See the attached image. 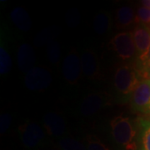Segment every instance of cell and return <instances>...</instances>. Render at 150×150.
<instances>
[{
  "instance_id": "6da1fadb",
  "label": "cell",
  "mask_w": 150,
  "mask_h": 150,
  "mask_svg": "<svg viewBox=\"0 0 150 150\" xmlns=\"http://www.w3.org/2000/svg\"><path fill=\"white\" fill-rule=\"evenodd\" d=\"M110 125L112 138L115 142L127 149L131 148L136 135V131L130 119L127 117L118 116L112 119Z\"/></svg>"
},
{
  "instance_id": "7a4b0ae2",
  "label": "cell",
  "mask_w": 150,
  "mask_h": 150,
  "mask_svg": "<svg viewBox=\"0 0 150 150\" xmlns=\"http://www.w3.org/2000/svg\"><path fill=\"white\" fill-rule=\"evenodd\" d=\"M113 81L116 89L123 94L132 93L140 82L137 71L128 65H123L117 69Z\"/></svg>"
},
{
  "instance_id": "3957f363",
  "label": "cell",
  "mask_w": 150,
  "mask_h": 150,
  "mask_svg": "<svg viewBox=\"0 0 150 150\" xmlns=\"http://www.w3.org/2000/svg\"><path fill=\"white\" fill-rule=\"evenodd\" d=\"M131 104L136 111L150 113V79L141 80L132 93Z\"/></svg>"
},
{
  "instance_id": "277c9868",
  "label": "cell",
  "mask_w": 150,
  "mask_h": 150,
  "mask_svg": "<svg viewBox=\"0 0 150 150\" xmlns=\"http://www.w3.org/2000/svg\"><path fill=\"white\" fill-rule=\"evenodd\" d=\"M111 43L115 52L123 59H131L137 52L131 32L119 33L114 36Z\"/></svg>"
},
{
  "instance_id": "5b68a950",
  "label": "cell",
  "mask_w": 150,
  "mask_h": 150,
  "mask_svg": "<svg viewBox=\"0 0 150 150\" xmlns=\"http://www.w3.org/2000/svg\"><path fill=\"white\" fill-rule=\"evenodd\" d=\"M25 84L30 90H43L50 85L52 77L48 70L42 68H33L27 72Z\"/></svg>"
},
{
  "instance_id": "8992f818",
  "label": "cell",
  "mask_w": 150,
  "mask_h": 150,
  "mask_svg": "<svg viewBox=\"0 0 150 150\" xmlns=\"http://www.w3.org/2000/svg\"><path fill=\"white\" fill-rule=\"evenodd\" d=\"M82 72L81 59L76 53H70L65 57L63 64V74L69 83H74L79 80Z\"/></svg>"
},
{
  "instance_id": "52a82bcc",
  "label": "cell",
  "mask_w": 150,
  "mask_h": 150,
  "mask_svg": "<svg viewBox=\"0 0 150 150\" xmlns=\"http://www.w3.org/2000/svg\"><path fill=\"white\" fill-rule=\"evenodd\" d=\"M137 53L139 57L148 53L150 48V28L141 24L134 28L132 32Z\"/></svg>"
},
{
  "instance_id": "ba28073f",
  "label": "cell",
  "mask_w": 150,
  "mask_h": 150,
  "mask_svg": "<svg viewBox=\"0 0 150 150\" xmlns=\"http://www.w3.org/2000/svg\"><path fill=\"white\" fill-rule=\"evenodd\" d=\"M43 129L38 124L28 123L23 130L22 139L25 146L28 148H33L37 146L43 139Z\"/></svg>"
},
{
  "instance_id": "9c48e42d",
  "label": "cell",
  "mask_w": 150,
  "mask_h": 150,
  "mask_svg": "<svg viewBox=\"0 0 150 150\" xmlns=\"http://www.w3.org/2000/svg\"><path fill=\"white\" fill-rule=\"evenodd\" d=\"M80 59L83 74L88 78L94 77L98 71V61L96 55L90 50H85L83 52Z\"/></svg>"
},
{
  "instance_id": "30bf717a",
  "label": "cell",
  "mask_w": 150,
  "mask_h": 150,
  "mask_svg": "<svg viewBox=\"0 0 150 150\" xmlns=\"http://www.w3.org/2000/svg\"><path fill=\"white\" fill-rule=\"evenodd\" d=\"M44 124L48 130L54 135H61L65 129V123L62 117L50 112L44 117Z\"/></svg>"
},
{
  "instance_id": "8fae6325",
  "label": "cell",
  "mask_w": 150,
  "mask_h": 150,
  "mask_svg": "<svg viewBox=\"0 0 150 150\" xmlns=\"http://www.w3.org/2000/svg\"><path fill=\"white\" fill-rule=\"evenodd\" d=\"M11 19L14 25L22 31H28L31 28V18L27 12L21 8H17L13 10L11 13Z\"/></svg>"
},
{
  "instance_id": "7c38bea8",
  "label": "cell",
  "mask_w": 150,
  "mask_h": 150,
  "mask_svg": "<svg viewBox=\"0 0 150 150\" xmlns=\"http://www.w3.org/2000/svg\"><path fill=\"white\" fill-rule=\"evenodd\" d=\"M34 53L32 47L28 44H23L18 54V63L22 70L30 69L29 68L34 63Z\"/></svg>"
},
{
  "instance_id": "4fadbf2b",
  "label": "cell",
  "mask_w": 150,
  "mask_h": 150,
  "mask_svg": "<svg viewBox=\"0 0 150 150\" xmlns=\"http://www.w3.org/2000/svg\"><path fill=\"white\" fill-rule=\"evenodd\" d=\"M103 105V98L99 94H92L86 98L81 106V110L84 114L95 113Z\"/></svg>"
},
{
  "instance_id": "5bb4252c",
  "label": "cell",
  "mask_w": 150,
  "mask_h": 150,
  "mask_svg": "<svg viewBox=\"0 0 150 150\" xmlns=\"http://www.w3.org/2000/svg\"><path fill=\"white\" fill-rule=\"evenodd\" d=\"M134 12L132 8L124 6L118 8L116 14V19L118 26L125 28L129 26L134 21Z\"/></svg>"
},
{
  "instance_id": "9a60e30c",
  "label": "cell",
  "mask_w": 150,
  "mask_h": 150,
  "mask_svg": "<svg viewBox=\"0 0 150 150\" xmlns=\"http://www.w3.org/2000/svg\"><path fill=\"white\" fill-rule=\"evenodd\" d=\"M110 25H111V20L109 14L108 13L101 12L97 14L93 22V27H94V30L98 33L99 34L106 33L108 31Z\"/></svg>"
},
{
  "instance_id": "2e32d148",
  "label": "cell",
  "mask_w": 150,
  "mask_h": 150,
  "mask_svg": "<svg viewBox=\"0 0 150 150\" xmlns=\"http://www.w3.org/2000/svg\"><path fill=\"white\" fill-rule=\"evenodd\" d=\"M59 145L63 150H85L84 146L81 143L71 138L62 139L59 143Z\"/></svg>"
},
{
  "instance_id": "e0dca14e",
  "label": "cell",
  "mask_w": 150,
  "mask_h": 150,
  "mask_svg": "<svg viewBox=\"0 0 150 150\" xmlns=\"http://www.w3.org/2000/svg\"><path fill=\"white\" fill-rule=\"evenodd\" d=\"M1 66H0V70L1 74H7L11 68V59L9 58L8 54L6 52L5 49L1 48Z\"/></svg>"
},
{
  "instance_id": "ac0fdd59",
  "label": "cell",
  "mask_w": 150,
  "mask_h": 150,
  "mask_svg": "<svg viewBox=\"0 0 150 150\" xmlns=\"http://www.w3.org/2000/svg\"><path fill=\"white\" fill-rule=\"evenodd\" d=\"M137 19L139 22L142 23V24L147 25L150 23V8H146L144 6L140 7L137 11Z\"/></svg>"
},
{
  "instance_id": "d6986e66",
  "label": "cell",
  "mask_w": 150,
  "mask_h": 150,
  "mask_svg": "<svg viewBox=\"0 0 150 150\" xmlns=\"http://www.w3.org/2000/svg\"><path fill=\"white\" fill-rule=\"evenodd\" d=\"M141 150H150V123L146 124L141 136Z\"/></svg>"
},
{
  "instance_id": "ffe728a7",
  "label": "cell",
  "mask_w": 150,
  "mask_h": 150,
  "mask_svg": "<svg viewBox=\"0 0 150 150\" xmlns=\"http://www.w3.org/2000/svg\"><path fill=\"white\" fill-rule=\"evenodd\" d=\"M88 150H108V149L98 139H90L88 141Z\"/></svg>"
},
{
  "instance_id": "44dd1931",
  "label": "cell",
  "mask_w": 150,
  "mask_h": 150,
  "mask_svg": "<svg viewBox=\"0 0 150 150\" xmlns=\"http://www.w3.org/2000/svg\"><path fill=\"white\" fill-rule=\"evenodd\" d=\"M140 60L142 62V64L144 65V67L146 69H150V48L148 51V53L144 55V56H141L139 57Z\"/></svg>"
},
{
  "instance_id": "7402d4cb",
  "label": "cell",
  "mask_w": 150,
  "mask_h": 150,
  "mask_svg": "<svg viewBox=\"0 0 150 150\" xmlns=\"http://www.w3.org/2000/svg\"><path fill=\"white\" fill-rule=\"evenodd\" d=\"M142 3H143V4H144V7L150 8V0H146V1H143Z\"/></svg>"
}]
</instances>
